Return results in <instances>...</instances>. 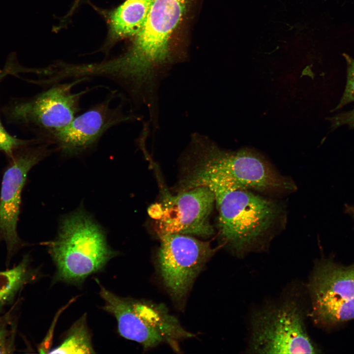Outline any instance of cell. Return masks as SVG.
I'll list each match as a JSON object with an SVG mask.
<instances>
[{
	"label": "cell",
	"instance_id": "1",
	"mask_svg": "<svg viewBox=\"0 0 354 354\" xmlns=\"http://www.w3.org/2000/svg\"><path fill=\"white\" fill-rule=\"evenodd\" d=\"M182 181L186 189L204 186L218 199L237 189L288 193L296 189L261 155L248 149H222L208 137L192 134L183 154Z\"/></svg>",
	"mask_w": 354,
	"mask_h": 354
},
{
	"label": "cell",
	"instance_id": "2",
	"mask_svg": "<svg viewBox=\"0 0 354 354\" xmlns=\"http://www.w3.org/2000/svg\"><path fill=\"white\" fill-rule=\"evenodd\" d=\"M190 0H153L145 22L131 47L104 64L106 77L130 96L157 95L172 61L170 42Z\"/></svg>",
	"mask_w": 354,
	"mask_h": 354
},
{
	"label": "cell",
	"instance_id": "3",
	"mask_svg": "<svg viewBox=\"0 0 354 354\" xmlns=\"http://www.w3.org/2000/svg\"><path fill=\"white\" fill-rule=\"evenodd\" d=\"M43 244L56 267L54 281L77 285L118 255L102 228L83 208L63 216L57 236Z\"/></svg>",
	"mask_w": 354,
	"mask_h": 354
},
{
	"label": "cell",
	"instance_id": "4",
	"mask_svg": "<svg viewBox=\"0 0 354 354\" xmlns=\"http://www.w3.org/2000/svg\"><path fill=\"white\" fill-rule=\"evenodd\" d=\"M215 203L219 210V236L236 253L259 246L284 224L283 205L247 189L228 192Z\"/></svg>",
	"mask_w": 354,
	"mask_h": 354
},
{
	"label": "cell",
	"instance_id": "5",
	"mask_svg": "<svg viewBox=\"0 0 354 354\" xmlns=\"http://www.w3.org/2000/svg\"><path fill=\"white\" fill-rule=\"evenodd\" d=\"M96 281L104 302L102 309L115 318L121 337L138 343L146 350L164 343L178 353L179 343L195 336L164 304L118 296Z\"/></svg>",
	"mask_w": 354,
	"mask_h": 354
},
{
	"label": "cell",
	"instance_id": "6",
	"mask_svg": "<svg viewBox=\"0 0 354 354\" xmlns=\"http://www.w3.org/2000/svg\"><path fill=\"white\" fill-rule=\"evenodd\" d=\"M86 81L56 83L30 98L15 101L5 108L6 117L9 121L33 130L44 138L67 126L77 115L81 98L89 90L75 92L73 89Z\"/></svg>",
	"mask_w": 354,
	"mask_h": 354
},
{
	"label": "cell",
	"instance_id": "7",
	"mask_svg": "<svg viewBox=\"0 0 354 354\" xmlns=\"http://www.w3.org/2000/svg\"><path fill=\"white\" fill-rule=\"evenodd\" d=\"M191 236L170 234L160 236L156 264L170 296L183 308L197 278L216 249Z\"/></svg>",
	"mask_w": 354,
	"mask_h": 354
},
{
	"label": "cell",
	"instance_id": "8",
	"mask_svg": "<svg viewBox=\"0 0 354 354\" xmlns=\"http://www.w3.org/2000/svg\"><path fill=\"white\" fill-rule=\"evenodd\" d=\"M253 350L264 354L317 353L298 307L293 301L256 313L252 321Z\"/></svg>",
	"mask_w": 354,
	"mask_h": 354
},
{
	"label": "cell",
	"instance_id": "9",
	"mask_svg": "<svg viewBox=\"0 0 354 354\" xmlns=\"http://www.w3.org/2000/svg\"><path fill=\"white\" fill-rule=\"evenodd\" d=\"M161 200L148 209L159 236L179 234L202 237L213 233L209 217L215 202L213 192L204 186L178 192H165Z\"/></svg>",
	"mask_w": 354,
	"mask_h": 354
},
{
	"label": "cell",
	"instance_id": "10",
	"mask_svg": "<svg viewBox=\"0 0 354 354\" xmlns=\"http://www.w3.org/2000/svg\"><path fill=\"white\" fill-rule=\"evenodd\" d=\"M52 144L40 139L18 149L3 173L0 192V242H5L7 262L25 244L17 226L21 194L30 170L55 150Z\"/></svg>",
	"mask_w": 354,
	"mask_h": 354
},
{
	"label": "cell",
	"instance_id": "11",
	"mask_svg": "<svg viewBox=\"0 0 354 354\" xmlns=\"http://www.w3.org/2000/svg\"><path fill=\"white\" fill-rule=\"evenodd\" d=\"M116 95L115 91L110 94L102 101L77 115L67 126L45 139L65 156H76L89 151L109 129L136 118L125 114L122 104L112 106Z\"/></svg>",
	"mask_w": 354,
	"mask_h": 354
},
{
	"label": "cell",
	"instance_id": "12",
	"mask_svg": "<svg viewBox=\"0 0 354 354\" xmlns=\"http://www.w3.org/2000/svg\"><path fill=\"white\" fill-rule=\"evenodd\" d=\"M309 289L313 307L354 296V263L344 266L322 260L314 268Z\"/></svg>",
	"mask_w": 354,
	"mask_h": 354
},
{
	"label": "cell",
	"instance_id": "13",
	"mask_svg": "<svg viewBox=\"0 0 354 354\" xmlns=\"http://www.w3.org/2000/svg\"><path fill=\"white\" fill-rule=\"evenodd\" d=\"M153 0H126L109 16L111 36L114 39L135 36L143 27Z\"/></svg>",
	"mask_w": 354,
	"mask_h": 354
},
{
	"label": "cell",
	"instance_id": "14",
	"mask_svg": "<svg viewBox=\"0 0 354 354\" xmlns=\"http://www.w3.org/2000/svg\"><path fill=\"white\" fill-rule=\"evenodd\" d=\"M38 273L31 267L28 255L13 268L0 271V311L12 303L26 285L35 281Z\"/></svg>",
	"mask_w": 354,
	"mask_h": 354
},
{
	"label": "cell",
	"instance_id": "15",
	"mask_svg": "<svg viewBox=\"0 0 354 354\" xmlns=\"http://www.w3.org/2000/svg\"><path fill=\"white\" fill-rule=\"evenodd\" d=\"M95 353L87 326L86 315L71 326L58 347L48 354H91Z\"/></svg>",
	"mask_w": 354,
	"mask_h": 354
},
{
	"label": "cell",
	"instance_id": "16",
	"mask_svg": "<svg viewBox=\"0 0 354 354\" xmlns=\"http://www.w3.org/2000/svg\"><path fill=\"white\" fill-rule=\"evenodd\" d=\"M315 321L324 326H334L354 319V296L313 307Z\"/></svg>",
	"mask_w": 354,
	"mask_h": 354
},
{
	"label": "cell",
	"instance_id": "17",
	"mask_svg": "<svg viewBox=\"0 0 354 354\" xmlns=\"http://www.w3.org/2000/svg\"><path fill=\"white\" fill-rule=\"evenodd\" d=\"M15 326L12 311L0 317V354L10 353L14 350Z\"/></svg>",
	"mask_w": 354,
	"mask_h": 354
},
{
	"label": "cell",
	"instance_id": "18",
	"mask_svg": "<svg viewBox=\"0 0 354 354\" xmlns=\"http://www.w3.org/2000/svg\"><path fill=\"white\" fill-rule=\"evenodd\" d=\"M35 140H25L13 137L5 129L0 117V151L4 152L10 159L18 149Z\"/></svg>",
	"mask_w": 354,
	"mask_h": 354
},
{
	"label": "cell",
	"instance_id": "19",
	"mask_svg": "<svg viewBox=\"0 0 354 354\" xmlns=\"http://www.w3.org/2000/svg\"><path fill=\"white\" fill-rule=\"evenodd\" d=\"M343 56L347 62V82L344 92L339 104L333 111L354 102V59L346 54Z\"/></svg>",
	"mask_w": 354,
	"mask_h": 354
},
{
	"label": "cell",
	"instance_id": "20",
	"mask_svg": "<svg viewBox=\"0 0 354 354\" xmlns=\"http://www.w3.org/2000/svg\"><path fill=\"white\" fill-rule=\"evenodd\" d=\"M329 119L333 128L345 124L348 125L354 120V108L351 111L338 114Z\"/></svg>",
	"mask_w": 354,
	"mask_h": 354
},
{
	"label": "cell",
	"instance_id": "21",
	"mask_svg": "<svg viewBox=\"0 0 354 354\" xmlns=\"http://www.w3.org/2000/svg\"><path fill=\"white\" fill-rule=\"evenodd\" d=\"M17 72L16 66L12 61L8 60L4 67L0 69V83L8 75L15 74Z\"/></svg>",
	"mask_w": 354,
	"mask_h": 354
},
{
	"label": "cell",
	"instance_id": "22",
	"mask_svg": "<svg viewBox=\"0 0 354 354\" xmlns=\"http://www.w3.org/2000/svg\"><path fill=\"white\" fill-rule=\"evenodd\" d=\"M345 211L348 213L354 220V206L346 205Z\"/></svg>",
	"mask_w": 354,
	"mask_h": 354
},
{
	"label": "cell",
	"instance_id": "23",
	"mask_svg": "<svg viewBox=\"0 0 354 354\" xmlns=\"http://www.w3.org/2000/svg\"><path fill=\"white\" fill-rule=\"evenodd\" d=\"M350 127L354 128V120L348 124Z\"/></svg>",
	"mask_w": 354,
	"mask_h": 354
}]
</instances>
